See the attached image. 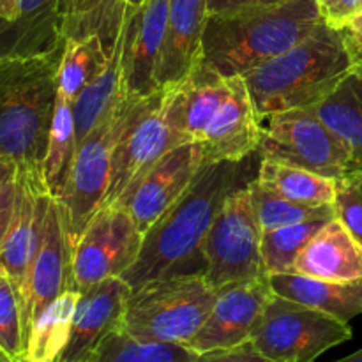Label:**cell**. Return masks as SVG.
Listing matches in <instances>:
<instances>
[{"instance_id": "7c38bea8", "label": "cell", "mask_w": 362, "mask_h": 362, "mask_svg": "<svg viewBox=\"0 0 362 362\" xmlns=\"http://www.w3.org/2000/svg\"><path fill=\"white\" fill-rule=\"evenodd\" d=\"M272 297L269 274L219 286L207 320L186 346L202 356L247 343Z\"/></svg>"}, {"instance_id": "277c9868", "label": "cell", "mask_w": 362, "mask_h": 362, "mask_svg": "<svg viewBox=\"0 0 362 362\" xmlns=\"http://www.w3.org/2000/svg\"><path fill=\"white\" fill-rule=\"evenodd\" d=\"M62 52L0 57V156L20 168L42 173Z\"/></svg>"}, {"instance_id": "f1b7e54d", "label": "cell", "mask_w": 362, "mask_h": 362, "mask_svg": "<svg viewBox=\"0 0 362 362\" xmlns=\"http://www.w3.org/2000/svg\"><path fill=\"white\" fill-rule=\"evenodd\" d=\"M126 0H62L64 39L101 35L112 46L122 27Z\"/></svg>"}, {"instance_id": "7bdbcfd3", "label": "cell", "mask_w": 362, "mask_h": 362, "mask_svg": "<svg viewBox=\"0 0 362 362\" xmlns=\"http://www.w3.org/2000/svg\"><path fill=\"white\" fill-rule=\"evenodd\" d=\"M332 362H362V349L357 350L356 354H352V356L349 357H343V359L339 361H332Z\"/></svg>"}, {"instance_id": "d590c367", "label": "cell", "mask_w": 362, "mask_h": 362, "mask_svg": "<svg viewBox=\"0 0 362 362\" xmlns=\"http://www.w3.org/2000/svg\"><path fill=\"white\" fill-rule=\"evenodd\" d=\"M322 20L334 28H341L362 11V0H317Z\"/></svg>"}, {"instance_id": "f6af8a7d", "label": "cell", "mask_w": 362, "mask_h": 362, "mask_svg": "<svg viewBox=\"0 0 362 362\" xmlns=\"http://www.w3.org/2000/svg\"><path fill=\"white\" fill-rule=\"evenodd\" d=\"M6 279H7L6 271H4V267H2V265H0V286L4 285V281H6Z\"/></svg>"}, {"instance_id": "4fadbf2b", "label": "cell", "mask_w": 362, "mask_h": 362, "mask_svg": "<svg viewBox=\"0 0 362 362\" xmlns=\"http://www.w3.org/2000/svg\"><path fill=\"white\" fill-rule=\"evenodd\" d=\"M73 247L64 223L62 209L57 198L52 197L46 211L45 228H42L41 244L37 247L23 292L18 297L21 308V324L23 338L30 332L32 324L41 315L49 303L62 296L67 290H73Z\"/></svg>"}, {"instance_id": "2e32d148", "label": "cell", "mask_w": 362, "mask_h": 362, "mask_svg": "<svg viewBox=\"0 0 362 362\" xmlns=\"http://www.w3.org/2000/svg\"><path fill=\"white\" fill-rule=\"evenodd\" d=\"M49 200L52 194L46 187L45 175L41 172L18 166L13 218L6 239L0 246V265L6 271L18 297L23 292L28 269L41 244Z\"/></svg>"}, {"instance_id": "30bf717a", "label": "cell", "mask_w": 362, "mask_h": 362, "mask_svg": "<svg viewBox=\"0 0 362 362\" xmlns=\"http://www.w3.org/2000/svg\"><path fill=\"white\" fill-rule=\"evenodd\" d=\"M179 145H182V140L170 120L166 90L144 99L115 145L103 207L115 205L127 187L140 180L163 156Z\"/></svg>"}, {"instance_id": "ffe728a7", "label": "cell", "mask_w": 362, "mask_h": 362, "mask_svg": "<svg viewBox=\"0 0 362 362\" xmlns=\"http://www.w3.org/2000/svg\"><path fill=\"white\" fill-rule=\"evenodd\" d=\"M230 92L228 78L198 64L179 85L166 90V108L182 144H198L204 129Z\"/></svg>"}, {"instance_id": "5bb4252c", "label": "cell", "mask_w": 362, "mask_h": 362, "mask_svg": "<svg viewBox=\"0 0 362 362\" xmlns=\"http://www.w3.org/2000/svg\"><path fill=\"white\" fill-rule=\"evenodd\" d=\"M204 165L198 144H182L163 156L140 180L127 187L115 205L126 209L141 233L179 200Z\"/></svg>"}, {"instance_id": "484cf974", "label": "cell", "mask_w": 362, "mask_h": 362, "mask_svg": "<svg viewBox=\"0 0 362 362\" xmlns=\"http://www.w3.org/2000/svg\"><path fill=\"white\" fill-rule=\"evenodd\" d=\"M80 292L67 290L41 311L25 341V357L34 362H57L69 341Z\"/></svg>"}, {"instance_id": "8992f818", "label": "cell", "mask_w": 362, "mask_h": 362, "mask_svg": "<svg viewBox=\"0 0 362 362\" xmlns=\"http://www.w3.org/2000/svg\"><path fill=\"white\" fill-rule=\"evenodd\" d=\"M141 101L144 99H131L120 94V99L108 115L76 147L66 186L57 198L62 209L71 247L76 246L87 226L103 209L112 172L113 151Z\"/></svg>"}, {"instance_id": "603a6c76", "label": "cell", "mask_w": 362, "mask_h": 362, "mask_svg": "<svg viewBox=\"0 0 362 362\" xmlns=\"http://www.w3.org/2000/svg\"><path fill=\"white\" fill-rule=\"evenodd\" d=\"M269 276L276 296L306 304L343 322L362 315V278L354 281H329L297 272Z\"/></svg>"}, {"instance_id": "3957f363", "label": "cell", "mask_w": 362, "mask_h": 362, "mask_svg": "<svg viewBox=\"0 0 362 362\" xmlns=\"http://www.w3.org/2000/svg\"><path fill=\"white\" fill-rule=\"evenodd\" d=\"M350 71L341 32L320 21L303 41L243 78L262 122L272 113L315 108Z\"/></svg>"}, {"instance_id": "52a82bcc", "label": "cell", "mask_w": 362, "mask_h": 362, "mask_svg": "<svg viewBox=\"0 0 362 362\" xmlns=\"http://www.w3.org/2000/svg\"><path fill=\"white\" fill-rule=\"evenodd\" d=\"M258 158L272 159L339 180L356 170L349 145L313 108L272 113L264 119ZM262 120V122H264Z\"/></svg>"}, {"instance_id": "ee69618b", "label": "cell", "mask_w": 362, "mask_h": 362, "mask_svg": "<svg viewBox=\"0 0 362 362\" xmlns=\"http://www.w3.org/2000/svg\"><path fill=\"white\" fill-rule=\"evenodd\" d=\"M144 2H145V0H126L127 6H133V7L141 6V4H144Z\"/></svg>"}, {"instance_id": "6da1fadb", "label": "cell", "mask_w": 362, "mask_h": 362, "mask_svg": "<svg viewBox=\"0 0 362 362\" xmlns=\"http://www.w3.org/2000/svg\"><path fill=\"white\" fill-rule=\"evenodd\" d=\"M246 159L202 165L182 197L147 230L136 260L120 276L131 290L166 276L197 272L189 264L202 260V244L226 198L253 180L244 168Z\"/></svg>"}, {"instance_id": "60d3db41", "label": "cell", "mask_w": 362, "mask_h": 362, "mask_svg": "<svg viewBox=\"0 0 362 362\" xmlns=\"http://www.w3.org/2000/svg\"><path fill=\"white\" fill-rule=\"evenodd\" d=\"M18 165L11 158H6V156H0V189L6 186L9 180H13L16 177Z\"/></svg>"}, {"instance_id": "9c48e42d", "label": "cell", "mask_w": 362, "mask_h": 362, "mask_svg": "<svg viewBox=\"0 0 362 362\" xmlns=\"http://www.w3.org/2000/svg\"><path fill=\"white\" fill-rule=\"evenodd\" d=\"M204 276L216 286L253 279L264 271L262 228L251 202L250 182L226 198L202 244Z\"/></svg>"}, {"instance_id": "b9f144b4", "label": "cell", "mask_w": 362, "mask_h": 362, "mask_svg": "<svg viewBox=\"0 0 362 362\" xmlns=\"http://www.w3.org/2000/svg\"><path fill=\"white\" fill-rule=\"evenodd\" d=\"M18 0H0V20H13Z\"/></svg>"}, {"instance_id": "d6986e66", "label": "cell", "mask_w": 362, "mask_h": 362, "mask_svg": "<svg viewBox=\"0 0 362 362\" xmlns=\"http://www.w3.org/2000/svg\"><path fill=\"white\" fill-rule=\"evenodd\" d=\"M207 18V0H170L158 69V87L161 90L179 87L200 64Z\"/></svg>"}, {"instance_id": "1f68e13d", "label": "cell", "mask_w": 362, "mask_h": 362, "mask_svg": "<svg viewBox=\"0 0 362 362\" xmlns=\"http://www.w3.org/2000/svg\"><path fill=\"white\" fill-rule=\"evenodd\" d=\"M251 202L257 212L262 232L297 225L311 219H334V205H304L283 198L262 186L255 177L250 182Z\"/></svg>"}, {"instance_id": "836d02e7", "label": "cell", "mask_w": 362, "mask_h": 362, "mask_svg": "<svg viewBox=\"0 0 362 362\" xmlns=\"http://www.w3.org/2000/svg\"><path fill=\"white\" fill-rule=\"evenodd\" d=\"M25 357L23 324L16 290L9 278L0 286V359L14 361Z\"/></svg>"}, {"instance_id": "d4e9b609", "label": "cell", "mask_w": 362, "mask_h": 362, "mask_svg": "<svg viewBox=\"0 0 362 362\" xmlns=\"http://www.w3.org/2000/svg\"><path fill=\"white\" fill-rule=\"evenodd\" d=\"M313 110L349 145L354 166L362 168V71H350Z\"/></svg>"}, {"instance_id": "7402d4cb", "label": "cell", "mask_w": 362, "mask_h": 362, "mask_svg": "<svg viewBox=\"0 0 362 362\" xmlns=\"http://www.w3.org/2000/svg\"><path fill=\"white\" fill-rule=\"evenodd\" d=\"M293 272L329 281L362 278V244L341 221L325 223L293 262Z\"/></svg>"}, {"instance_id": "bcb514c9", "label": "cell", "mask_w": 362, "mask_h": 362, "mask_svg": "<svg viewBox=\"0 0 362 362\" xmlns=\"http://www.w3.org/2000/svg\"><path fill=\"white\" fill-rule=\"evenodd\" d=\"M0 362H34V361L27 359V357H20V359H14V361H6V359H0Z\"/></svg>"}, {"instance_id": "f35d334b", "label": "cell", "mask_w": 362, "mask_h": 362, "mask_svg": "<svg viewBox=\"0 0 362 362\" xmlns=\"http://www.w3.org/2000/svg\"><path fill=\"white\" fill-rule=\"evenodd\" d=\"M14 197H16V177L0 189V246L6 239L7 228H9L11 218H13Z\"/></svg>"}, {"instance_id": "f546056e", "label": "cell", "mask_w": 362, "mask_h": 362, "mask_svg": "<svg viewBox=\"0 0 362 362\" xmlns=\"http://www.w3.org/2000/svg\"><path fill=\"white\" fill-rule=\"evenodd\" d=\"M110 48L112 46H106L105 39L98 34L87 37H67L64 41L57 90L76 101L85 85L105 67Z\"/></svg>"}, {"instance_id": "8fae6325", "label": "cell", "mask_w": 362, "mask_h": 362, "mask_svg": "<svg viewBox=\"0 0 362 362\" xmlns=\"http://www.w3.org/2000/svg\"><path fill=\"white\" fill-rule=\"evenodd\" d=\"M144 233L126 209L103 207L73 247V285L76 292L108 278H120L136 260Z\"/></svg>"}, {"instance_id": "9a60e30c", "label": "cell", "mask_w": 362, "mask_h": 362, "mask_svg": "<svg viewBox=\"0 0 362 362\" xmlns=\"http://www.w3.org/2000/svg\"><path fill=\"white\" fill-rule=\"evenodd\" d=\"M170 0H145L124 14L122 94L147 99L161 92L158 69L165 42Z\"/></svg>"}, {"instance_id": "5b68a950", "label": "cell", "mask_w": 362, "mask_h": 362, "mask_svg": "<svg viewBox=\"0 0 362 362\" xmlns=\"http://www.w3.org/2000/svg\"><path fill=\"white\" fill-rule=\"evenodd\" d=\"M218 288L204 272L159 278L131 290L122 329L134 339L186 346L207 320Z\"/></svg>"}, {"instance_id": "74e56055", "label": "cell", "mask_w": 362, "mask_h": 362, "mask_svg": "<svg viewBox=\"0 0 362 362\" xmlns=\"http://www.w3.org/2000/svg\"><path fill=\"white\" fill-rule=\"evenodd\" d=\"M352 71H362V11L339 28Z\"/></svg>"}, {"instance_id": "ab89813d", "label": "cell", "mask_w": 362, "mask_h": 362, "mask_svg": "<svg viewBox=\"0 0 362 362\" xmlns=\"http://www.w3.org/2000/svg\"><path fill=\"white\" fill-rule=\"evenodd\" d=\"M285 2V0H207L209 14L233 13V11L250 9V7L274 6V4Z\"/></svg>"}, {"instance_id": "4dcf8cb0", "label": "cell", "mask_w": 362, "mask_h": 362, "mask_svg": "<svg viewBox=\"0 0 362 362\" xmlns=\"http://www.w3.org/2000/svg\"><path fill=\"white\" fill-rule=\"evenodd\" d=\"M198 354L184 345L148 343L113 331L81 362H197Z\"/></svg>"}, {"instance_id": "e0dca14e", "label": "cell", "mask_w": 362, "mask_h": 362, "mask_svg": "<svg viewBox=\"0 0 362 362\" xmlns=\"http://www.w3.org/2000/svg\"><path fill=\"white\" fill-rule=\"evenodd\" d=\"M230 92L204 129L198 147L204 163L243 161L257 152L262 122L243 76L228 78Z\"/></svg>"}, {"instance_id": "cb8c5ba5", "label": "cell", "mask_w": 362, "mask_h": 362, "mask_svg": "<svg viewBox=\"0 0 362 362\" xmlns=\"http://www.w3.org/2000/svg\"><path fill=\"white\" fill-rule=\"evenodd\" d=\"M122 48L124 21L119 35L108 52L105 67L88 81L74 101V129L76 147L90 134V131L108 115L122 94Z\"/></svg>"}, {"instance_id": "44dd1931", "label": "cell", "mask_w": 362, "mask_h": 362, "mask_svg": "<svg viewBox=\"0 0 362 362\" xmlns=\"http://www.w3.org/2000/svg\"><path fill=\"white\" fill-rule=\"evenodd\" d=\"M62 0H18L13 20H0V57L46 55L64 46Z\"/></svg>"}, {"instance_id": "7a4b0ae2", "label": "cell", "mask_w": 362, "mask_h": 362, "mask_svg": "<svg viewBox=\"0 0 362 362\" xmlns=\"http://www.w3.org/2000/svg\"><path fill=\"white\" fill-rule=\"evenodd\" d=\"M320 21L317 0L209 14L200 62L225 78L243 76L303 41Z\"/></svg>"}, {"instance_id": "ac0fdd59", "label": "cell", "mask_w": 362, "mask_h": 362, "mask_svg": "<svg viewBox=\"0 0 362 362\" xmlns=\"http://www.w3.org/2000/svg\"><path fill=\"white\" fill-rule=\"evenodd\" d=\"M129 293L122 278H108L80 292L69 341L57 362H81L110 332L122 329Z\"/></svg>"}, {"instance_id": "d6a6232c", "label": "cell", "mask_w": 362, "mask_h": 362, "mask_svg": "<svg viewBox=\"0 0 362 362\" xmlns=\"http://www.w3.org/2000/svg\"><path fill=\"white\" fill-rule=\"evenodd\" d=\"M336 219V218H334ZM331 219H311L262 232V262L267 274L293 272V262L315 233Z\"/></svg>"}, {"instance_id": "4316f807", "label": "cell", "mask_w": 362, "mask_h": 362, "mask_svg": "<svg viewBox=\"0 0 362 362\" xmlns=\"http://www.w3.org/2000/svg\"><path fill=\"white\" fill-rule=\"evenodd\" d=\"M257 180L283 198L304 205H332L336 180L285 163L260 159Z\"/></svg>"}, {"instance_id": "e575fe53", "label": "cell", "mask_w": 362, "mask_h": 362, "mask_svg": "<svg viewBox=\"0 0 362 362\" xmlns=\"http://www.w3.org/2000/svg\"><path fill=\"white\" fill-rule=\"evenodd\" d=\"M336 219L362 244V168H356L336 180Z\"/></svg>"}, {"instance_id": "8d00e7d4", "label": "cell", "mask_w": 362, "mask_h": 362, "mask_svg": "<svg viewBox=\"0 0 362 362\" xmlns=\"http://www.w3.org/2000/svg\"><path fill=\"white\" fill-rule=\"evenodd\" d=\"M197 362H276L269 359L262 352H258L253 346V343L247 341L239 346H232V349L214 350V352H207L198 356Z\"/></svg>"}, {"instance_id": "83f0119b", "label": "cell", "mask_w": 362, "mask_h": 362, "mask_svg": "<svg viewBox=\"0 0 362 362\" xmlns=\"http://www.w3.org/2000/svg\"><path fill=\"white\" fill-rule=\"evenodd\" d=\"M74 154H76L74 101L57 90L48 151H46L45 165H42L46 187L53 198H59L62 194Z\"/></svg>"}, {"instance_id": "ba28073f", "label": "cell", "mask_w": 362, "mask_h": 362, "mask_svg": "<svg viewBox=\"0 0 362 362\" xmlns=\"http://www.w3.org/2000/svg\"><path fill=\"white\" fill-rule=\"evenodd\" d=\"M349 339V322L274 293L250 341L276 362H315Z\"/></svg>"}]
</instances>
